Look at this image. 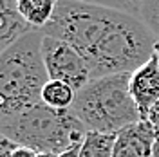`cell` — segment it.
<instances>
[{"instance_id":"6da1fadb","label":"cell","mask_w":159,"mask_h":157,"mask_svg":"<svg viewBox=\"0 0 159 157\" xmlns=\"http://www.w3.org/2000/svg\"><path fill=\"white\" fill-rule=\"evenodd\" d=\"M42 33L78 51L89 65L90 79L132 74L154 56L157 42L139 16L78 0H60Z\"/></svg>"},{"instance_id":"7a4b0ae2","label":"cell","mask_w":159,"mask_h":157,"mask_svg":"<svg viewBox=\"0 0 159 157\" xmlns=\"http://www.w3.org/2000/svg\"><path fill=\"white\" fill-rule=\"evenodd\" d=\"M42 40V31H31L0 54V125L42 101L49 81Z\"/></svg>"},{"instance_id":"3957f363","label":"cell","mask_w":159,"mask_h":157,"mask_svg":"<svg viewBox=\"0 0 159 157\" xmlns=\"http://www.w3.org/2000/svg\"><path fill=\"white\" fill-rule=\"evenodd\" d=\"M70 112L87 132L118 134L123 128L143 121L130 94V74H110L90 79L76 92Z\"/></svg>"},{"instance_id":"277c9868","label":"cell","mask_w":159,"mask_h":157,"mask_svg":"<svg viewBox=\"0 0 159 157\" xmlns=\"http://www.w3.org/2000/svg\"><path fill=\"white\" fill-rule=\"evenodd\" d=\"M0 132L20 146L52 155L80 145L87 136V128L70 110H56L42 101L4 121Z\"/></svg>"},{"instance_id":"5b68a950","label":"cell","mask_w":159,"mask_h":157,"mask_svg":"<svg viewBox=\"0 0 159 157\" xmlns=\"http://www.w3.org/2000/svg\"><path fill=\"white\" fill-rule=\"evenodd\" d=\"M42 58L49 79L63 81L70 85L76 92L90 81V70L85 58L67 42L43 34Z\"/></svg>"},{"instance_id":"8992f818","label":"cell","mask_w":159,"mask_h":157,"mask_svg":"<svg viewBox=\"0 0 159 157\" xmlns=\"http://www.w3.org/2000/svg\"><path fill=\"white\" fill-rule=\"evenodd\" d=\"M157 130L150 121H139L116 134L112 157H152Z\"/></svg>"},{"instance_id":"52a82bcc","label":"cell","mask_w":159,"mask_h":157,"mask_svg":"<svg viewBox=\"0 0 159 157\" xmlns=\"http://www.w3.org/2000/svg\"><path fill=\"white\" fill-rule=\"evenodd\" d=\"M130 94L139 108L141 119L147 121L150 108L159 99V65L156 56L130 74Z\"/></svg>"},{"instance_id":"ba28073f","label":"cell","mask_w":159,"mask_h":157,"mask_svg":"<svg viewBox=\"0 0 159 157\" xmlns=\"http://www.w3.org/2000/svg\"><path fill=\"white\" fill-rule=\"evenodd\" d=\"M31 31L38 29H33L20 16L15 0H0V54Z\"/></svg>"},{"instance_id":"9c48e42d","label":"cell","mask_w":159,"mask_h":157,"mask_svg":"<svg viewBox=\"0 0 159 157\" xmlns=\"http://www.w3.org/2000/svg\"><path fill=\"white\" fill-rule=\"evenodd\" d=\"M60 0H15L20 16L33 29L42 31L51 22Z\"/></svg>"},{"instance_id":"30bf717a","label":"cell","mask_w":159,"mask_h":157,"mask_svg":"<svg viewBox=\"0 0 159 157\" xmlns=\"http://www.w3.org/2000/svg\"><path fill=\"white\" fill-rule=\"evenodd\" d=\"M76 99V90L58 79H49L42 90V103L56 110H70Z\"/></svg>"},{"instance_id":"8fae6325","label":"cell","mask_w":159,"mask_h":157,"mask_svg":"<svg viewBox=\"0 0 159 157\" xmlns=\"http://www.w3.org/2000/svg\"><path fill=\"white\" fill-rule=\"evenodd\" d=\"M116 134L87 132L80 146V157H112Z\"/></svg>"},{"instance_id":"7c38bea8","label":"cell","mask_w":159,"mask_h":157,"mask_svg":"<svg viewBox=\"0 0 159 157\" xmlns=\"http://www.w3.org/2000/svg\"><path fill=\"white\" fill-rule=\"evenodd\" d=\"M78 2L121 11V13H127V15H132V16H141V9H143V4H145V0H78Z\"/></svg>"},{"instance_id":"4fadbf2b","label":"cell","mask_w":159,"mask_h":157,"mask_svg":"<svg viewBox=\"0 0 159 157\" xmlns=\"http://www.w3.org/2000/svg\"><path fill=\"white\" fill-rule=\"evenodd\" d=\"M139 18L147 24V27L159 40V0H145Z\"/></svg>"},{"instance_id":"5bb4252c","label":"cell","mask_w":159,"mask_h":157,"mask_svg":"<svg viewBox=\"0 0 159 157\" xmlns=\"http://www.w3.org/2000/svg\"><path fill=\"white\" fill-rule=\"evenodd\" d=\"M18 148H20V145H16L4 132H0V157H13Z\"/></svg>"},{"instance_id":"9a60e30c","label":"cell","mask_w":159,"mask_h":157,"mask_svg":"<svg viewBox=\"0 0 159 157\" xmlns=\"http://www.w3.org/2000/svg\"><path fill=\"white\" fill-rule=\"evenodd\" d=\"M13 157H56V155H52V154H40V152H36V150L20 146L18 150L15 152V155Z\"/></svg>"},{"instance_id":"2e32d148","label":"cell","mask_w":159,"mask_h":157,"mask_svg":"<svg viewBox=\"0 0 159 157\" xmlns=\"http://www.w3.org/2000/svg\"><path fill=\"white\" fill-rule=\"evenodd\" d=\"M147 121H150V123H152V127H154V128L159 132V99L154 103V107L150 108Z\"/></svg>"},{"instance_id":"e0dca14e","label":"cell","mask_w":159,"mask_h":157,"mask_svg":"<svg viewBox=\"0 0 159 157\" xmlns=\"http://www.w3.org/2000/svg\"><path fill=\"white\" fill-rule=\"evenodd\" d=\"M80 146H81V143H80V145H74V146H70V148H67L65 152H61V154L56 155V157H80Z\"/></svg>"},{"instance_id":"ac0fdd59","label":"cell","mask_w":159,"mask_h":157,"mask_svg":"<svg viewBox=\"0 0 159 157\" xmlns=\"http://www.w3.org/2000/svg\"><path fill=\"white\" fill-rule=\"evenodd\" d=\"M152 157H159V134L156 137V143H154V150H152Z\"/></svg>"},{"instance_id":"d6986e66","label":"cell","mask_w":159,"mask_h":157,"mask_svg":"<svg viewBox=\"0 0 159 157\" xmlns=\"http://www.w3.org/2000/svg\"><path fill=\"white\" fill-rule=\"evenodd\" d=\"M154 56L157 60V65H159V40L156 42V47H154Z\"/></svg>"}]
</instances>
